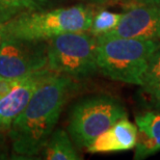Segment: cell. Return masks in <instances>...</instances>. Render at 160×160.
<instances>
[{"instance_id": "cell-8", "label": "cell", "mask_w": 160, "mask_h": 160, "mask_svg": "<svg viewBox=\"0 0 160 160\" xmlns=\"http://www.w3.org/2000/svg\"><path fill=\"white\" fill-rule=\"evenodd\" d=\"M52 72L47 67L25 76L11 92L0 98V132L9 131L14 121L26 107L38 86Z\"/></svg>"}, {"instance_id": "cell-4", "label": "cell", "mask_w": 160, "mask_h": 160, "mask_svg": "<svg viewBox=\"0 0 160 160\" xmlns=\"http://www.w3.org/2000/svg\"><path fill=\"white\" fill-rule=\"evenodd\" d=\"M97 38L88 31L69 32L47 41V67L74 80L92 77L99 71Z\"/></svg>"}, {"instance_id": "cell-10", "label": "cell", "mask_w": 160, "mask_h": 160, "mask_svg": "<svg viewBox=\"0 0 160 160\" xmlns=\"http://www.w3.org/2000/svg\"><path fill=\"white\" fill-rule=\"evenodd\" d=\"M138 138L134 159L142 160L160 151V112L148 110L135 117Z\"/></svg>"}, {"instance_id": "cell-13", "label": "cell", "mask_w": 160, "mask_h": 160, "mask_svg": "<svg viewBox=\"0 0 160 160\" xmlns=\"http://www.w3.org/2000/svg\"><path fill=\"white\" fill-rule=\"evenodd\" d=\"M121 15L122 14L119 12H113L106 9L98 12L94 15L88 32L96 38L104 36L117 26L121 19Z\"/></svg>"}, {"instance_id": "cell-16", "label": "cell", "mask_w": 160, "mask_h": 160, "mask_svg": "<svg viewBox=\"0 0 160 160\" xmlns=\"http://www.w3.org/2000/svg\"><path fill=\"white\" fill-rule=\"evenodd\" d=\"M113 2L120 3L124 8H130L133 5H155L160 6V0H112Z\"/></svg>"}, {"instance_id": "cell-18", "label": "cell", "mask_w": 160, "mask_h": 160, "mask_svg": "<svg viewBox=\"0 0 160 160\" xmlns=\"http://www.w3.org/2000/svg\"><path fill=\"white\" fill-rule=\"evenodd\" d=\"M1 40H2V34H1V30H0V43H1Z\"/></svg>"}, {"instance_id": "cell-11", "label": "cell", "mask_w": 160, "mask_h": 160, "mask_svg": "<svg viewBox=\"0 0 160 160\" xmlns=\"http://www.w3.org/2000/svg\"><path fill=\"white\" fill-rule=\"evenodd\" d=\"M43 150L44 159L47 160H79L82 158L76 151L68 131L62 128L53 130Z\"/></svg>"}, {"instance_id": "cell-17", "label": "cell", "mask_w": 160, "mask_h": 160, "mask_svg": "<svg viewBox=\"0 0 160 160\" xmlns=\"http://www.w3.org/2000/svg\"><path fill=\"white\" fill-rule=\"evenodd\" d=\"M84 2H88L89 4H95V5H101V4H106L109 1L112 0H82Z\"/></svg>"}, {"instance_id": "cell-3", "label": "cell", "mask_w": 160, "mask_h": 160, "mask_svg": "<svg viewBox=\"0 0 160 160\" xmlns=\"http://www.w3.org/2000/svg\"><path fill=\"white\" fill-rule=\"evenodd\" d=\"M97 41L99 71L114 81L142 86L149 58L160 42L120 37H98Z\"/></svg>"}, {"instance_id": "cell-7", "label": "cell", "mask_w": 160, "mask_h": 160, "mask_svg": "<svg viewBox=\"0 0 160 160\" xmlns=\"http://www.w3.org/2000/svg\"><path fill=\"white\" fill-rule=\"evenodd\" d=\"M101 37H120L143 41L160 40V6L126 8L117 26Z\"/></svg>"}, {"instance_id": "cell-2", "label": "cell", "mask_w": 160, "mask_h": 160, "mask_svg": "<svg viewBox=\"0 0 160 160\" xmlns=\"http://www.w3.org/2000/svg\"><path fill=\"white\" fill-rule=\"evenodd\" d=\"M95 12L78 4L70 8L25 12L0 26L2 38L49 41L62 33L83 32L91 28Z\"/></svg>"}, {"instance_id": "cell-5", "label": "cell", "mask_w": 160, "mask_h": 160, "mask_svg": "<svg viewBox=\"0 0 160 160\" xmlns=\"http://www.w3.org/2000/svg\"><path fill=\"white\" fill-rule=\"evenodd\" d=\"M126 117V108L116 98L107 95L89 96L71 108L68 133L78 148L86 149L101 133Z\"/></svg>"}, {"instance_id": "cell-6", "label": "cell", "mask_w": 160, "mask_h": 160, "mask_svg": "<svg viewBox=\"0 0 160 160\" xmlns=\"http://www.w3.org/2000/svg\"><path fill=\"white\" fill-rule=\"evenodd\" d=\"M47 41L2 38L0 43V76L19 78L47 68Z\"/></svg>"}, {"instance_id": "cell-15", "label": "cell", "mask_w": 160, "mask_h": 160, "mask_svg": "<svg viewBox=\"0 0 160 160\" xmlns=\"http://www.w3.org/2000/svg\"><path fill=\"white\" fill-rule=\"evenodd\" d=\"M160 83V46L151 54L142 76V85Z\"/></svg>"}, {"instance_id": "cell-14", "label": "cell", "mask_w": 160, "mask_h": 160, "mask_svg": "<svg viewBox=\"0 0 160 160\" xmlns=\"http://www.w3.org/2000/svg\"><path fill=\"white\" fill-rule=\"evenodd\" d=\"M139 99L149 110L160 112V83L140 86Z\"/></svg>"}, {"instance_id": "cell-9", "label": "cell", "mask_w": 160, "mask_h": 160, "mask_svg": "<svg viewBox=\"0 0 160 160\" xmlns=\"http://www.w3.org/2000/svg\"><path fill=\"white\" fill-rule=\"evenodd\" d=\"M137 138L138 128L126 117L101 133L86 148V151L92 154L128 151L135 148Z\"/></svg>"}, {"instance_id": "cell-19", "label": "cell", "mask_w": 160, "mask_h": 160, "mask_svg": "<svg viewBox=\"0 0 160 160\" xmlns=\"http://www.w3.org/2000/svg\"><path fill=\"white\" fill-rule=\"evenodd\" d=\"M0 149H1V148H0ZM1 155H2V153H1V152H0V158H1Z\"/></svg>"}, {"instance_id": "cell-1", "label": "cell", "mask_w": 160, "mask_h": 160, "mask_svg": "<svg viewBox=\"0 0 160 160\" xmlns=\"http://www.w3.org/2000/svg\"><path fill=\"white\" fill-rule=\"evenodd\" d=\"M75 81L69 76L52 72L38 86L8 131L17 154L32 157L44 149L63 107L77 88Z\"/></svg>"}, {"instance_id": "cell-12", "label": "cell", "mask_w": 160, "mask_h": 160, "mask_svg": "<svg viewBox=\"0 0 160 160\" xmlns=\"http://www.w3.org/2000/svg\"><path fill=\"white\" fill-rule=\"evenodd\" d=\"M48 0H0V26L25 12L44 8Z\"/></svg>"}]
</instances>
